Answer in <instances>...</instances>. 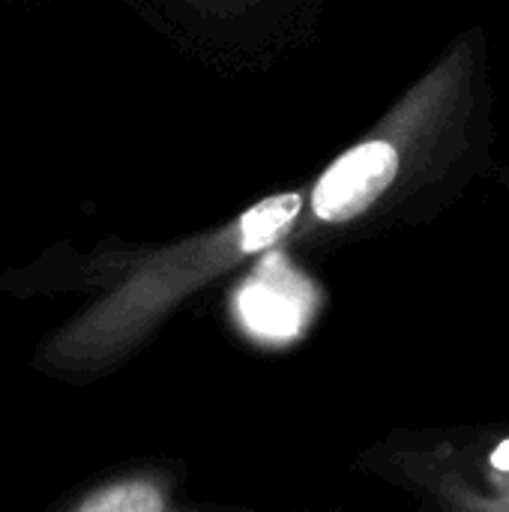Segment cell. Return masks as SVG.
<instances>
[{
    "label": "cell",
    "mask_w": 509,
    "mask_h": 512,
    "mask_svg": "<svg viewBox=\"0 0 509 512\" xmlns=\"http://www.w3.org/2000/svg\"><path fill=\"white\" fill-rule=\"evenodd\" d=\"M309 297L303 288L291 282V276L273 279L258 276L246 285L240 297V315L249 330L264 339H288L306 318Z\"/></svg>",
    "instance_id": "4"
},
{
    "label": "cell",
    "mask_w": 509,
    "mask_h": 512,
    "mask_svg": "<svg viewBox=\"0 0 509 512\" xmlns=\"http://www.w3.org/2000/svg\"><path fill=\"white\" fill-rule=\"evenodd\" d=\"M300 210V192L270 195L210 237L144 255L141 264L117 276L102 297L39 342L33 369L69 384L111 372L192 288L207 282L216 270L231 267L237 258L276 246L294 228Z\"/></svg>",
    "instance_id": "1"
},
{
    "label": "cell",
    "mask_w": 509,
    "mask_h": 512,
    "mask_svg": "<svg viewBox=\"0 0 509 512\" xmlns=\"http://www.w3.org/2000/svg\"><path fill=\"white\" fill-rule=\"evenodd\" d=\"M66 512H165L171 492L156 471H120L81 486L57 504Z\"/></svg>",
    "instance_id": "3"
},
{
    "label": "cell",
    "mask_w": 509,
    "mask_h": 512,
    "mask_svg": "<svg viewBox=\"0 0 509 512\" xmlns=\"http://www.w3.org/2000/svg\"><path fill=\"white\" fill-rule=\"evenodd\" d=\"M399 174L402 147L390 135H372L348 147L312 186V219L321 225H351L387 198Z\"/></svg>",
    "instance_id": "2"
},
{
    "label": "cell",
    "mask_w": 509,
    "mask_h": 512,
    "mask_svg": "<svg viewBox=\"0 0 509 512\" xmlns=\"http://www.w3.org/2000/svg\"><path fill=\"white\" fill-rule=\"evenodd\" d=\"M186 3H192V6H207V3H213V0H186Z\"/></svg>",
    "instance_id": "5"
}]
</instances>
